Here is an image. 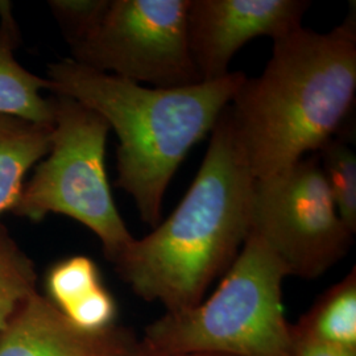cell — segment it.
I'll use <instances>...</instances> for the list:
<instances>
[{"label": "cell", "mask_w": 356, "mask_h": 356, "mask_svg": "<svg viewBox=\"0 0 356 356\" xmlns=\"http://www.w3.org/2000/svg\"><path fill=\"white\" fill-rule=\"evenodd\" d=\"M66 318L81 330L101 332L111 329L116 305L102 285L63 310Z\"/></svg>", "instance_id": "17"}, {"label": "cell", "mask_w": 356, "mask_h": 356, "mask_svg": "<svg viewBox=\"0 0 356 356\" xmlns=\"http://www.w3.org/2000/svg\"><path fill=\"white\" fill-rule=\"evenodd\" d=\"M288 269L250 231L216 292L151 323L139 344L148 355L293 356L292 325L282 307Z\"/></svg>", "instance_id": "4"}, {"label": "cell", "mask_w": 356, "mask_h": 356, "mask_svg": "<svg viewBox=\"0 0 356 356\" xmlns=\"http://www.w3.org/2000/svg\"><path fill=\"white\" fill-rule=\"evenodd\" d=\"M251 232L289 276L317 279L348 252L354 232L338 214L318 154L254 181Z\"/></svg>", "instance_id": "6"}, {"label": "cell", "mask_w": 356, "mask_h": 356, "mask_svg": "<svg viewBox=\"0 0 356 356\" xmlns=\"http://www.w3.org/2000/svg\"><path fill=\"white\" fill-rule=\"evenodd\" d=\"M191 0H111L102 22L72 47L76 64L160 89L202 82L188 40Z\"/></svg>", "instance_id": "7"}, {"label": "cell", "mask_w": 356, "mask_h": 356, "mask_svg": "<svg viewBox=\"0 0 356 356\" xmlns=\"http://www.w3.org/2000/svg\"><path fill=\"white\" fill-rule=\"evenodd\" d=\"M245 78L236 72L191 86L151 89L72 58L48 67L51 91L85 104L114 129L116 185L134 198L141 220L153 229L178 166L213 131Z\"/></svg>", "instance_id": "3"}, {"label": "cell", "mask_w": 356, "mask_h": 356, "mask_svg": "<svg viewBox=\"0 0 356 356\" xmlns=\"http://www.w3.org/2000/svg\"><path fill=\"white\" fill-rule=\"evenodd\" d=\"M319 163L330 188L338 214L354 234L356 231V156L341 136L326 141L318 151Z\"/></svg>", "instance_id": "14"}, {"label": "cell", "mask_w": 356, "mask_h": 356, "mask_svg": "<svg viewBox=\"0 0 356 356\" xmlns=\"http://www.w3.org/2000/svg\"><path fill=\"white\" fill-rule=\"evenodd\" d=\"M53 99L49 152L13 211L35 222L51 213L76 219L101 239L104 254L114 263L135 238L115 206L106 173L111 128L101 115L76 99L64 95Z\"/></svg>", "instance_id": "5"}, {"label": "cell", "mask_w": 356, "mask_h": 356, "mask_svg": "<svg viewBox=\"0 0 356 356\" xmlns=\"http://www.w3.org/2000/svg\"><path fill=\"white\" fill-rule=\"evenodd\" d=\"M306 0H191L188 40L202 82L229 74L234 54L252 38L273 41L300 28Z\"/></svg>", "instance_id": "8"}, {"label": "cell", "mask_w": 356, "mask_h": 356, "mask_svg": "<svg viewBox=\"0 0 356 356\" xmlns=\"http://www.w3.org/2000/svg\"><path fill=\"white\" fill-rule=\"evenodd\" d=\"M17 42L19 31L11 4L0 1V115L53 124L54 99L41 95V90H51V82L28 72L16 61Z\"/></svg>", "instance_id": "10"}, {"label": "cell", "mask_w": 356, "mask_h": 356, "mask_svg": "<svg viewBox=\"0 0 356 356\" xmlns=\"http://www.w3.org/2000/svg\"><path fill=\"white\" fill-rule=\"evenodd\" d=\"M292 331L316 343L356 351L355 268L323 293Z\"/></svg>", "instance_id": "12"}, {"label": "cell", "mask_w": 356, "mask_h": 356, "mask_svg": "<svg viewBox=\"0 0 356 356\" xmlns=\"http://www.w3.org/2000/svg\"><path fill=\"white\" fill-rule=\"evenodd\" d=\"M254 181L229 104L211 131L189 191L173 214L115 259L119 276L143 300L161 302L168 313L204 301L251 231Z\"/></svg>", "instance_id": "1"}, {"label": "cell", "mask_w": 356, "mask_h": 356, "mask_svg": "<svg viewBox=\"0 0 356 356\" xmlns=\"http://www.w3.org/2000/svg\"><path fill=\"white\" fill-rule=\"evenodd\" d=\"M35 292L36 272L32 260L0 226V334Z\"/></svg>", "instance_id": "13"}, {"label": "cell", "mask_w": 356, "mask_h": 356, "mask_svg": "<svg viewBox=\"0 0 356 356\" xmlns=\"http://www.w3.org/2000/svg\"><path fill=\"white\" fill-rule=\"evenodd\" d=\"M53 124L0 115V214L13 210L26 172L47 156Z\"/></svg>", "instance_id": "11"}, {"label": "cell", "mask_w": 356, "mask_h": 356, "mask_svg": "<svg viewBox=\"0 0 356 356\" xmlns=\"http://www.w3.org/2000/svg\"><path fill=\"white\" fill-rule=\"evenodd\" d=\"M99 286L98 268L88 256H73L57 263L47 279L49 300L61 312Z\"/></svg>", "instance_id": "15"}, {"label": "cell", "mask_w": 356, "mask_h": 356, "mask_svg": "<svg viewBox=\"0 0 356 356\" xmlns=\"http://www.w3.org/2000/svg\"><path fill=\"white\" fill-rule=\"evenodd\" d=\"M355 92V7L327 33L300 26L275 40L263 74L245 78L229 104L254 177L318 152L342 127Z\"/></svg>", "instance_id": "2"}, {"label": "cell", "mask_w": 356, "mask_h": 356, "mask_svg": "<svg viewBox=\"0 0 356 356\" xmlns=\"http://www.w3.org/2000/svg\"><path fill=\"white\" fill-rule=\"evenodd\" d=\"M135 356H220V355H209V354H181V355H148V354H144L141 353L140 348L138 351V354Z\"/></svg>", "instance_id": "19"}, {"label": "cell", "mask_w": 356, "mask_h": 356, "mask_svg": "<svg viewBox=\"0 0 356 356\" xmlns=\"http://www.w3.org/2000/svg\"><path fill=\"white\" fill-rule=\"evenodd\" d=\"M110 3L111 0H53L49 8L72 48L102 22Z\"/></svg>", "instance_id": "16"}, {"label": "cell", "mask_w": 356, "mask_h": 356, "mask_svg": "<svg viewBox=\"0 0 356 356\" xmlns=\"http://www.w3.org/2000/svg\"><path fill=\"white\" fill-rule=\"evenodd\" d=\"M293 356H356V351L316 343L293 334Z\"/></svg>", "instance_id": "18"}, {"label": "cell", "mask_w": 356, "mask_h": 356, "mask_svg": "<svg viewBox=\"0 0 356 356\" xmlns=\"http://www.w3.org/2000/svg\"><path fill=\"white\" fill-rule=\"evenodd\" d=\"M139 344L108 329L74 326L49 298L33 293L0 334V356H135Z\"/></svg>", "instance_id": "9"}]
</instances>
